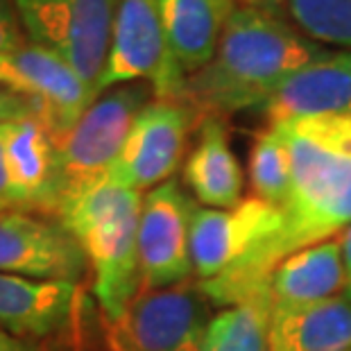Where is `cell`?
I'll return each mask as SVG.
<instances>
[{"instance_id":"cell-1","label":"cell","mask_w":351,"mask_h":351,"mask_svg":"<svg viewBox=\"0 0 351 351\" xmlns=\"http://www.w3.org/2000/svg\"><path fill=\"white\" fill-rule=\"evenodd\" d=\"M270 125L290 152V195L281 206V229L270 241L222 274L197 281L206 302L222 308L270 300V274L283 258L351 227V116H308Z\"/></svg>"},{"instance_id":"cell-2","label":"cell","mask_w":351,"mask_h":351,"mask_svg":"<svg viewBox=\"0 0 351 351\" xmlns=\"http://www.w3.org/2000/svg\"><path fill=\"white\" fill-rule=\"evenodd\" d=\"M279 14L238 5L229 16L215 57L186 84V100L204 116L263 109L297 71L331 55Z\"/></svg>"},{"instance_id":"cell-3","label":"cell","mask_w":351,"mask_h":351,"mask_svg":"<svg viewBox=\"0 0 351 351\" xmlns=\"http://www.w3.org/2000/svg\"><path fill=\"white\" fill-rule=\"evenodd\" d=\"M141 191L104 177L71 189L57 218L80 243L93 270V295L109 326L123 322L141 290Z\"/></svg>"},{"instance_id":"cell-4","label":"cell","mask_w":351,"mask_h":351,"mask_svg":"<svg viewBox=\"0 0 351 351\" xmlns=\"http://www.w3.org/2000/svg\"><path fill=\"white\" fill-rule=\"evenodd\" d=\"M145 80L156 100H186L189 75L177 64L163 32L156 0H118L107 62L95 91Z\"/></svg>"},{"instance_id":"cell-5","label":"cell","mask_w":351,"mask_h":351,"mask_svg":"<svg viewBox=\"0 0 351 351\" xmlns=\"http://www.w3.org/2000/svg\"><path fill=\"white\" fill-rule=\"evenodd\" d=\"M150 95H154V88L147 82L116 86L100 95L69 134L57 138L62 197L75 186L109 177L134 121L150 104Z\"/></svg>"},{"instance_id":"cell-6","label":"cell","mask_w":351,"mask_h":351,"mask_svg":"<svg viewBox=\"0 0 351 351\" xmlns=\"http://www.w3.org/2000/svg\"><path fill=\"white\" fill-rule=\"evenodd\" d=\"M14 5L29 43L62 55L88 84L98 86L118 0H14Z\"/></svg>"},{"instance_id":"cell-7","label":"cell","mask_w":351,"mask_h":351,"mask_svg":"<svg viewBox=\"0 0 351 351\" xmlns=\"http://www.w3.org/2000/svg\"><path fill=\"white\" fill-rule=\"evenodd\" d=\"M0 88L32 104L55 138L69 134L98 100L95 88L62 55L29 41L0 55Z\"/></svg>"},{"instance_id":"cell-8","label":"cell","mask_w":351,"mask_h":351,"mask_svg":"<svg viewBox=\"0 0 351 351\" xmlns=\"http://www.w3.org/2000/svg\"><path fill=\"white\" fill-rule=\"evenodd\" d=\"M195 206L177 179L159 184L143 197L138 222L141 288L166 290L189 283L191 222Z\"/></svg>"},{"instance_id":"cell-9","label":"cell","mask_w":351,"mask_h":351,"mask_svg":"<svg viewBox=\"0 0 351 351\" xmlns=\"http://www.w3.org/2000/svg\"><path fill=\"white\" fill-rule=\"evenodd\" d=\"M208 302L197 286L143 290L114 331V351H199Z\"/></svg>"},{"instance_id":"cell-10","label":"cell","mask_w":351,"mask_h":351,"mask_svg":"<svg viewBox=\"0 0 351 351\" xmlns=\"http://www.w3.org/2000/svg\"><path fill=\"white\" fill-rule=\"evenodd\" d=\"M281 229V208L258 197L234 208H195L191 222V261L197 281L222 274L267 243Z\"/></svg>"},{"instance_id":"cell-11","label":"cell","mask_w":351,"mask_h":351,"mask_svg":"<svg viewBox=\"0 0 351 351\" xmlns=\"http://www.w3.org/2000/svg\"><path fill=\"white\" fill-rule=\"evenodd\" d=\"M195 109L189 102L152 100L141 109L109 179L127 189H156L175 173Z\"/></svg>"},{"instance_id":"cell-12","label":"cell","mask_w":351,"mask_h":351,"mask_svg":"<svg viewBox=\"0 0 351 351\" xmlns=\"http://www.w3.org/2000/svg\"><path fill=\"white\" fill-rule=\"evenodd\" d=\"M88 261L62 220L0 211V272L77 283Z\"/></svg>"},{"instance_id":"cell-13","label":"cell","mask_w":351,"mask_h":351,"mask_svg":"<svg viewBox=\"0 0 351 351\" xmlns=\"http://www.w3.org/2000/svg\"><path fill=\"white\" fill-rule=\"evenodd\" d=\"M16 208L57 213L62 199L57 138L39 118L0 123Z\"/></svg>"},{"instance_id":"cell-14","label":"cell","mask_w":351,"mask_h":351,"mask_svg":"<svg viewBox=\"0 0 351 351\" xmlns=\"http://www.w3.org/2000/svg\"><path fill=\"white\" fill-rule=\"evenodd\" d=\"M263 111L270 123L308 116H351V50L297 71L272 93Z\"/></svg>"},{"instance_id":"cell-15","label":"cell","mask_w":351,"mask_h":351,"mask_svg":"<svg viewBox=\"0 0 351 351\" xmlns=\"http://www.w3.org/2000/svg\"><path fill=\"white\" fill-rule=\"evenodd\" d=\"M77 306V283L0 272V326L16 338H48L69 328Z\"/></svg>"},{"instance_id":"cell-16","label":"cell","mask_w":351,"mask_h":351,"mask_svg":"<svg viewBox=\"0 0 351 351\" xmlns=\"http://www.w3.org/2000/svg\"><path fill=\"white\" fill-rule=\"evenodd\" d=\"M347 288L342 245L324 241L290 254L274 267L267 283L272 308H297L338 297Z\"/></svg>"},{"instance_id":"cell-17","label":"cell","mask_w":351,"mask_h":351,"mask_svg":"<svg viewBox=\"0 0 351 351\" xmlns=\"http://www.w3.org/2000/svg\"><path fill=\"white\" fill-rule=\"evenodd\" d=\"M163 32L177 64L195 75L215 57L236 0H156Z\"/></svg>"},{"instance_id":"cell-18","label":"cell","mask_w":351,"mask_h":351,"mask_svg":"<svg viewBox=\"0 0 351 351\" xmlns=\"http://www.w3.org/2000/svg\"><path fill=\"white\" fill-rule=\"evenodd\" d=\"M270 351H351V300L272 308L267 328Z\"/></svg>"},{"instance_id":"cell-19","label":"cell","mask_w":351,"mask_h":351,"mask_svg":"<svg viewBox=\"0 0 351 351\" xmlns=\"http://www.w3.org/2000/svg\"><path fill=\"white\" fill-rule=\"evenodd\" d=\"M184 179L208 208H234L243 202V170L218 116H204L202 121L197 145L184 166Z\"/></svg>"},{"instance_id":"cell-20","label":"cell","mask_w":351,"mask_h":351,"mask_svg":"<svg viewBox=\"0 0 351 351\" xmlns=\"http://www.w3.org/2000/svg\"><path fill=\"white\" fill-rule=\"evenodd\" d=\"M270 300L227 306L208 319L199 351H270Z\"/></svg>"},{"instance_id":"cell-21","label":"cell","mask_w":351,"mask_h":351,"mask_svg":"<svg viewBox=\"0 0 351 351\" xmlns=\"http://www.w3.org/2000/svg\"><path fill=\"white\" fill-rule=\"evenodd\" d=\"M250 179L254 197L279 208L286 204L293 184V163L286 141L272 125H267V130L261 132L252 145Z\"/></svg>"},{"instance_id":"cell-22","label":"cell","mask_w":351,"mask_h":351,"mask_svg":"<svg viewBox=\"0 0 351 351\" xmlns=\"http://www.w3.org/2000/svg\"><path fill=\"white\" fill-rule=\"evenodd\" d=\"M286 12L308 39L351 50V0H286Z\"/></svg>"},{"instance_id":"cell-23","label":"cell","mask_w":351,"mask_h":351,"mask_svg":"<svg viewBox=\"0 0 351 351\" xmlns=\"http://www.w3.org/2000/svg\"><path fill=\"white\" fill-rule=\"evenodd\" d=\"M23 25L14 0H0V55L23 46Z\"/></svg>"},{"instance_id":"cell-24","label":"cell","mask_w":351,"mask_h":351,"mask_svg":"<svg viewBox=\"0 0 351 351\" xmlns=\"http://www.w3.org/2000/svg\"><path fill=\"white\" fill-rule=\"evenodd\" d=\"M21 118H36L34 107L21 95L0 88V123L21 121Z\"/></svg>"},{"instance_id":"cell-25","label":"cell","mask_w":351,"mask_h":351,"mask_svg":"<svg viewBox=\"0 0 351 351\" xmlns=\"http://www.w3.org/2000/svg\"><path fill=\"white\" fill-rule=\"evenodd\" d=\"M0 208H5V211H19V208H16V199H14V189H12L10 170H7V156H5L3 134H0Z\"/></svg>"},{"instance_id":"cell-26","label":"cell","mask_w":351,"mask_h":351,"mask_svg":"<svg viewBox=\"0 0 351 351\" xmlns=\"http://www.w3.org/2000/svg\"><path fill=\"white\" fill-rule=\"evenodd\" d=\"M0 351H41V349L23 338H16V335H12L10 331H5L0 326Z\"/></svg>"},{"instance_id":"cell-27","label":"cell","mask_w":351,"mask_h":351,"mask_svg":"<svg viewBox=\"0 0 351 351\" xmlns=\"http://www.w3.org/2000/svg\"><path fill=\"white\" fill-rule=\"evenodd\" d=\"M340 245H342V261H345V272H347L345 295L351 300V227H347L345 234L340 236Z\"/></svg>"},{"instance_id":"cell-28","label":"cell","mask_w":351,"mask_h":351,"mask_svg":"<svg viewBox=\"0 0 351 351\" xmlns=\"http://www.w3.org/2000/svg\"><path fill=\"white\" fill-rule=\"evenodd\" d=\"M236 3L238 5H245V7H258V10L279 14V7L286 5V0H236Z\"/></svg>"}]
</instances>
